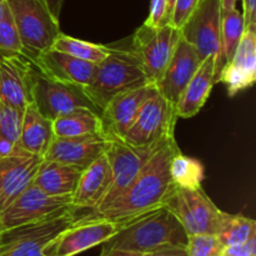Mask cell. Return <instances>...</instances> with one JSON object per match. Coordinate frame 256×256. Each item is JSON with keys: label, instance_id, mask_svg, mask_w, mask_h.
Segmentation results:
<instances>
[{"label": "cell", "instance_id": "6da1fadb", "mask_svg": "<svg viewBox=\"0 0 256 256\" xmlns=\"http://www.w3.org/2000/svg\"><path fill=\"white\" fill-rule=\"evenodd\" d=\"M179 150L175 136L168 139L152 154L124 192L88 214L124 224L144 212L162 206L166 194L174 186L170 179L169 165L172 155Z\"/></svg>", "mask_w": 256, "mask_h": 256}, {"label": "cell", "instance_id": "7a4b0ae2", "mask_svg": "<svg viewBox=\"0 0 256 256\" xmlns=\"http://www.w3.org/2000/svg\"><path fill=\"white\" fill-rule=\"evenodd\" d=\"M188 234L170 210L159 206L124 222L119 232L102 244V250L149 254L169 246H186Z\"/></svg>", "mask_w": 256, "mask_h": 256}, {"label": "cell", "instance_id": "3957f363", "mask_svg": "<svg viewBox=\"0 0 256 256\" xmlns=\"http://www.w3.org/2000/svg\"><path fill=\"white\" fill-rule=\"evenodd\" d=\"M148 84L149 80L132 48L109 45V54L96 64L92 82L84 90L102 112L114 96Z\"/></svg>", "mask_w": 256, "mask_h": 256}, {"label": "cell", "instance_id": "277c9868", "mask_svg": "<svg viewBox=\"0 0 256 256\" xmlns=\"http://www.w3.org/2000/svg\"><path fill=\"white\" fill-rule=\"evenodd\" d=\"M18 28L25 56L29 60L49 50L60 34V22L52 18L42 0H6Z\"/></svg>", "mask_w": 256, "mask_h": 256}, {"label": "cell", "instance_id": "5b68a950", "mask_svg": "<svg viewBox=\"0 0 256 256\" xmlns=\"http://www.w3.org/2000/svg\"><path fill=\"white\" fill-rule=\"evenodd\" d=\"M82 215V210L74 206L42 222L2 230L0 232V256H44L42 250L50 240Z\"/></svg>", "mask_w": 256, "mask_h": 256}, {"label": "cell", "instance_id": "8992f818", "mask_svg": "<svg viewBox=\"0 0 256 256\" xmlns=\"http://www.w3.org/2000/svg\"><path fill=\"white\" fill-rule=\"evenodd\" d=\"M162 206L175 215L188 236L216 235L222 210L212 202L202 188L189 190L174 185L165 196Z\"/></svg>", "mask_w": 256, "mask_h": 256}, {"label": "cell", "instance_id": "52a82bcc", "mask_svg": "<svg viewBox=\"0 0 256 256\" xmlns=\"http://www.w3.org/2000/svg\"><path fill=\"white\" fill-rule=\"evenodd\" d=\"M30 88L32 102L50 120H55L79 108H88L102 115V112L85 92L84 86L52 79L40 72L34 65L30 74Z\"/></svg>", "mask_w": 256, "mask_h": 256}, {"label": "cell", "instance_id": "ba28073f", "mask_svg": "<svg viewBox=\"0 0 256 256\" xmlns=\"http://www.w3.org/2000/svg\"><path fill=\"white\" fill-rule=\"evenodd\" d=\"M178 119L175 105L156 92L142 104L122 139L132 146H156L175 136Z\"/></svg>", "mask_w": 256, "mask_h": 256}, {"label": "cell", "instance_id": "9c48e42d", "mask_svg": "<svg viewBox=\"0 0 256 256\" xmlns=\"http://www.w3.org/2000/svg\"><path fill=\"white\" fill-rule=\"evenodd\" d=\"M122 224L88 212L59 232L44 248V256H74L102 245L114 236Z\"/></svg>", "mask_w": 256, "mask_h": 256}, {"label": "cell", "instance_id": "30bf717a", "mask_svg": "<svg viewBox=\"0 0 256 256\" xmlns=\"http://www.w3.org/2000/svg\"><path fill=\"white\" fill-rule=\"evenodd\" d=\"M72 208V196L49 195L32 182L0 212V232L50 219Z\"/></svg>", "mask_w": 256, "mask_h": 256}, {"label": "cell", "instance_id": "8fae6325", "mask_svg": "<svg viewBox=\"0 0 256 256\" xmlns=\"http://www.w3.org/2000/svg\"><path fill=\"white\" fill-rule=\"evenodd\" d=\"M180 36V30L170 24L159 28H149L142 24L134 32L130 46L139 58L150 84L155 85L160 79Z\"/></svg>", "mask_w": 256, "mask_h": 256}, {"label": "cell", "instance_id": "7c38bea8", "mask_svg": "<svg viewBox=\"0 0 256 256\" xmlns=\"http://www.w3.org/2000/svg\"><path fill=\"white\" fill-rule=\"evenodd\" d=\"M106 138L109 139V145H108L106 152H105V156H106L108 162L110 165V170H112V185H110L109 192H108L106 196H105L104 202L100 204V206L112 202L115 198L124 192L126 188L134 182L135 178L139 175L142 168L146 165L152 154L162 144V142L156 146L139 148L128 144L120 138Z\"/></svg>", "mask_w": 256, "mask_h": 256}, {"label": "cell", "instance_id": "4fadbf2b", "mask_svg": "<svg viewBox=\"0 0 256 256\" xmlns=\"http://www.w3.org/2000/svg\"><path fill=\"white\" fill-rule=\"evenodd\" d=\"M222 0H200L180 29V34L199 52L202 60L218 55L220 49Z\"/></svg>", "mask_w": 256, "mask_h": 256}, {"label": "cell", "instance_id": "5bb4252c", "mask_svg": "<svg viewBox=\"0 0 256 256\" xmlns=\"http://www.w3.org/2000/svg\"><path fill=\"white\" fill-rule=\"evenodd\" d=\"M256 80V28L245 32L229 62L222 66L216 82L226 86L229 96L239 94L255 84Z\"/></svg>", "mask_w": 256, "mask_h": 256}, {"label": "cell", "instance_id": "9a60e30c", "mask_svg": "<svg viewBox=\"0 0 256 256\" xmlns=\"http://www.w3.org/2000/svg\"><path fill=\"white\" fill-rule=\"evenodd\" d=\"M202 62V59L198 50L180 36L169 64L155 84L158 92L172 104H176Z\"/></svg>", "mask_w": 256, "mask_h": 256}, {"label": "cell", "instance_id": "2e32d148", "mask_svg": "<svg viewBox=\"0 0 256 256\" xmlns=\"http://www.w3.org/2000/svg\"><path fill=\"white\" fill-rule=\"evenodd\" d=\"M156 92L154 84H148L112 98L102 112L105 136H116L122 139L134 122L142 104Z\"/></svg>", "mask_w": 256, "mask_h": 256}, {"label": "cell", "instance_id": "e0dca14e", "mask_svg": "<svg viewBox=\"0 0 256 256\" xmlns=\"http://www.w3.org/2000/svg\"><path fill=\"white\" fill-rule=\"evenodd\" d=\"M42 160L20 148L15 154L0 158V212L32 184Z\"/></svg>", "mask_w": 256, "mask_h": 256}, {"label": "cell", "instance_id": "ac0fdd59", "mask_svg": "<svg viewBox=\"0 0 256 256\" xmlns=\"http://www.w3.org/2000/svg\"><path fill=\"white\" fill-rule=\"evenodd\" d=\"M108 145L109 139L105 135L70 139L54 136L42 159L70 165L82 172L105 154Z\"/></svg>", "mask_w": 256, "mask_h": 256}, {"label": "cell", "instance_id": "d6986e66", "mask_svg": "<svg viewBox=\"0 0 256 256\" xmlns=\"http://www.w3.org/2000/svg\"><path fill=\"white\" fill-rule=\"evenodd\" d=\"M32 68L24 55L0 58V102L22 110L32 102Z\"/></svg>", "mask_w": 256, "mask_h": 256}, {"label": "cell", "instance_id": "ffe728a7", "mask_svg": "<svg viewBox=\"0 0 256 256\" xmlns=\"http://www.w3.org/2000/svg\"><path fill=\"white\" fill-rule=\"evenodd\" d=\"M30 62L40 72L52 79L84 88L92 82L96 66V64L84 62L54 49L40 52Z\"/></svg>", "mask_w": 256, "mask_h": 256}, {"label": "cell", "instance_id": "44dd1931", "mask_svg": "<svg viewBox=\"0 0 256 256\" xmlns=\"http://www.w3.org/2000/svg\"><path fill=\"white\" fill-rule=\"evenodd\" d=\"M112 185V170L105 154L95 160L80 175L72 202L76 209L94 212L100 206Z\"/></svg>", "mask_w": 256, "mask_h": 256}, {"label": "cell", "instance_id": "7402d4cb", "mask_svg": "<svg viewBox=\"0 0 256 256\" xmlns=\"http://www.w3.org/2000/svg\"><path fill=\"white\" fill-rule=\"evenodd\" d=\"M215 58L216 55L205 58L198 68L194 76L188 82L184 92H182L179 100L175 104L178 118L190 119L195 116L206 102L218 78Z\"/></svg>", "mask_w": 256, "mask_h": 256}, {"label": "cell", "instance_id": "603a6c76", "mask_svg": "<svg viewBox=\"0 0 256 256\" xmlns=\"http://www.w3.org/2000/svg\"><path fill=\"white\" fill-rule=\"evenodd\" d=\"M82 170L52 160L42 159L32 184L54 196H72L79 182Z\"/></svg>", "mask_w": 256, "mask_h": 256}, {"label": "cell", "instance_id": "cb8c5ba5", "mask_svg": "<svg viewBox=\"0 0 256 256\" xmlns=\"http://www.w3.org/2000/svg\"><path fill=\"white\" fill-rule=\"evenodd\" d=\"M54 139L52 120L45 118L34 102H29L24 110L22 132L18 148L29 154L44 158L48 148Z\"/></svg>", "mask_w": 256, "mask_h": 256}, {"label": "cell", "instance_id": "d4e9b609", "mask_svg": "<svg viewBox=\"0 0 256 256\" xmlns=\"http://www.w3.org/2000/svg\"><path fill=\"white\" fill-rule=\"evenodd\" d=\"M55 138H82L92 135H105L102 115L88 108H79L52 120Z\"/></svg>", "mask_w": 256, "mask_h": 256}, {"label": "cell", "instance_id": "484cf974", "mask_svg": "<svg viewBox=\"0 0 256 256\" xmlns=\"http://www.w3.org/2000/svg\"><path fill=\"white\" fill-rule=\"evenodd\" d=\"M245 32L244 18L236 6L222 9L220 18V49L215 58L216 75L234 54ZM218 79V78H216Z\"/></svg>", "mask_w": 256, "mask_h": 256}, {"label": "cell", "instance_id": "4316f807", "mask_svg": "<svg viewBox=\"0 0 256 256\" xmlns=\"http://www.w3.org/2000/svg\"><path fill=\"white\" fill-rule=\"evenodd\" d=\"M169 172L172 184L182 189H199L205 178L204 165L198 159L184 155L180 150L170 160Z\"/></svg>", "mask_w": 256, "mask_h": 256}, {"label": "cell", "instance_id": "83f0119b", "mask_svg": "<svg viewBox=\"0 0 256 256\" xmlns=\"http://www.w3.org/2000/svg\"><path fill=\"white\" fill-rule=\"evenodd\" d=\"M216 238L224 246L239 245L256 238V222L254 219L242 214H229L222 212Z\"/></svg>", "mask_w": 256, "mask_h": 256}, {"label": "cell", "instance_id": "f1b7e54d", "mask_svg": "<svg viewBox=\"0 0 256 256\" xmlns=\"http://www.w3.org/2000/svg\"><path fill=\"white\" fill-rule=\"evenodd\" d=\"M50 49L65 52L92 64H99L109 54V45L94 44V42L76 39L70 35H65L62 32L55 38Z\"/></svg>", "mask_w": 256, "mask_h": 256}, {"label": "cell", "instance_id": "f546056e", "mask_svg": "<svg viewBox=\"0 0 256 256\" xmlns=\"http://www.w3.org/2000/svg\"><path fill=\"white\" fill-rule=\"evenodd\" d=\"M20 55L25 56L24 45L8 5L0 20V58L20 56Z\"/></svg>", "mask_w": 256, "mask_h": 256}, {"label": "cell", "instance_id": "4dcf8cb0", "mask_svg": "<svg viewBox=\"0 0 256 256\" xmlns=\"http://www.w3.org/2000/svg\"><path fill=\"white\" fill-rule=\"evenodd\" d=\"M24 110L0 102V135L16 146L19 145Z\"/></svg>", "mask_w": 256, "mask_h": 256}, {"label": "cell", "instance_id": "1f68e13d", "mask_svg": "<svg viewBox=\"0 0 256 256\" xmlns=\"http://www.w3.org/2000/svg\"><path fill=\"white\" fill-rule=\"evenodd\" d=\"M186 249L188 256H220L224 245L219 242L216 235H190Z\"/></svg>", "mask_w": 256, "mask_h": 256}, {"label": "cell", "instance_id": "d6a6232c", "mask_svg": "<svg viewBox=\"0 0 256 256\" xmlns=\"http://www.w3.org/2000/svg\"><path fill=\"white\" fill-rule=\"evenodd\" d=\"M200 0H176L172 9V18H170L169 24L172 25L176 29H182V25L186 22L190 15L198 6Z\"/></svg>", "mask_w": 256, "mask_h": 256}, {"label": "cell", "instance_id": "836d02e7", "mask_svg": "<svg viewBox=\"0 0 256 256\" xmlns=\"http://www.w3.org/2000/svg\"><path fill=\"white\" fill-rule=\"evenodd\" d=\"M166 10L168 0H152L149 15L144 22V25L149 28H159L168 24Z\"/></svg>", "mask_w": 256, "mask_h": 256}, {"label": "cell", "instance_id": "e575fe53", "mask_svg": "<svg viewBox=\"0 0 256 256\" xmlns=\"http://www.w3.org/2000/svg\"><path fill=\"white\" fill-rule=\"evenodd\" d=\"M220 256H256V238L239 245L224 246Z\"/></svg>", "mask_w": 256, "mask_h": 256}, {"label": "cell", "instance_id": "d590c367", "mask_svg": "<svg viewBox=\"0 0 256 256\" xmlns=\"http://www.w3.org/2000/svg\"><path fill=\"white\" fill-rule=\"evenodd\" d=\"M245 28H256V0H242Z\"/></svg>", "mask_w": 256, "mask_h": 256}, {"label": "cell", "instance_id": "8d00e7d4", "mask_svg": "<svg viewBox=\"0 0 256 256\" xmlns=\"http://www.w3.org/2000/svg\"><path fill=\"white\" fill-rule=\"evenodd\" d=\"M146 256H188L186 246H169L149 252Z\"/></svg>", "mask_w": 256, "mask_h": 256}, {"label": "cell", "instance_id": "74e56055", "mask_svg": "<svg viewBox=\"0 0 256 256\" xmlns=\"http://www.w3.org/2000/svg\"><path fill=\"white\" fill-rule=\"evenodd\" d=\"M19 148L15 144H12L10 140H8L6 138L0 135V158H6L10 156V155L15 154L18 152Z\"/></svg>", "mask_w": 256, "mask_h": 256}, {"label": "cell", "instance_id": "f35d334b", "mask_svg": "<svg viewBox=\"0 0 256 256\" xmlns=\"http://www.w3.org/2000/svg\"><path fill=\"white\" fill-rule=\"evenodd\" d=\"M42 2H44V4L46 5L48 10H49L50 14L52 15V18L59 22L60 12H62V2H64V0H42Z\"/></svg>", "mask_w": 256, "mask_h": 256}, {"label": "cell", "instance_id": "ab89813d", "mask_svg": "<svg viewBox=\"0 0 256 256\" xmlns=\"http://www.w3.org/2000/svg\"><path fill=\"white\" fill-rule=\"evenodd\" d=\"M100 256H146V254L134 252H125V250H102Z\"/></svg>", "mask_w": 256, "mask_h": 256}, {"label": "cell", "instance_id": "60d3db41", "mask_svg": "<svg viewBox=\"0 0 256 256\" xmlns=\"http://www.w3.org/2000/svg\"><path fill=\"white\" fill-rule=\"evenodd\" d=\"M176 0H168V10H166V19H168V24L170 22V18H172V9H174V5Z\"/></svg>", "mask_w": 256, "mask_h": 256}, {"label": "cell", "instance_id": "b9f144b4", "mask_svg": "<svg viewBox=\"0 0 256 256\" xmlns=\"http://www.w3.org/2000/svg\"><path fill=\"white\" fill-rule=\"evenodd\" d=\"M238 2H242V0H222V9L236 6Z\"/></svg>", "mask_w": 256, "mask_h": 256}, {"label": "cell", "instance_id": "7bdbcfd3", "mask_svg": "<svg viewBox=\"0 0 256 256\" xmlns=\"http://www.w3.org/2000/svg\"><path fill=\"white\" fill-rule=\"evenodd\" d=\"M6 6H8L6 0H0V20H2V15H4V12L5 9H6Z\"/></svg>", "mask_w": 256, "mask_h": 256}]
</instances>
